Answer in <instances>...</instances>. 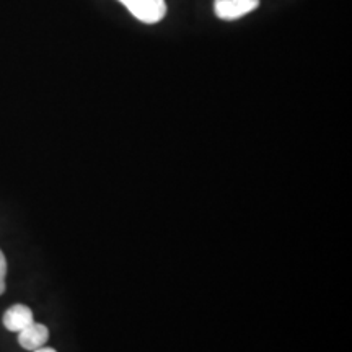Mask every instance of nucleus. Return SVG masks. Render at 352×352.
<instances>
[{"label": "nucleus", "instance_id": "f257e3e1", "mask_svg": "<svg viewBox=\"0 0 352 352\" xmlns=\"http://www.w3.org/2000/svg\"><path fill=\"white\" fill-rule=\"evenodd\" d=\"M120 2L134 15V19L147 25L158 23L166 15L165 0H120Z\"/></svg>", "mask_w": 352, "mask_h": 352}, {"label": "nucleus", "instance_id": "f03ea898", "mask_svg": "<svg viewBox=\"0 0 352 352\" xmlns=\"http://www.w3.org/2000/svg\"><path fill=\"white\" fill-rule=\"evenodd\" d=\"M259 0H214V12L220 20H239L256 10Z\"/></svg>", "mask_w": 352, "mask_h": 352}, {"label": "nucleus", "instance_id": "7ed1b4c3", "mask_svg": "<svg viewBox=\"0 0 352 352\" xmlns=\"http://www.w3.org/2000/svg\"><path fill=\"white\" fill-rule=\"evenodd\" d=\"M47 340H50V329L41 323H34V321L19 333L20 346L26 351L39 349L46 344Z\"/></svg>", "mask_w": 352, "mask_h": 352}, {"label": "nucleus", "instance_id": "20e7f679", "mask_svg": "<svg viewBox=\"0 0 352 352\" xmlns=\"http://www.w3.org/2000/svg\"><path fill=\"white\" fill-rule=\"evenodd\" d=\"M33 311L32 308L21 305V303H16L8 308L3 315V327H6L8 331L20 333L21 329H25L28 324L33 323Z\"/></svg>", "mask_w": 352, "mask_h": 352}, {"label": "nucleus", "instance_id": "39448f33", "mask_svg": "<svg viewBox=\"0 0 352 352\" xmlns=\"http://www.w3.org/2000/svg\"><path fill=\"white\" fill-rule=\"evenodd\" d=\"M6 276H7V259L0 252V296L6 292Z\"/></svg>", "mask_w": 352, "mask_h": 352}, {"label": "nucleus", "instance_id": "423d86ee", "mask_svg": "<svg viewBox=\"0 0 352 352\" xmlns=\"http://www.w3.org/2000/svg\"><path fill=\"white\" fill-rule=\"evenodd\" d=\"M33 352H56V349H52V347H39V349L33 351Z\"/></svg>", "mask_w": 352, "mask_h": 352}]
</instances>
